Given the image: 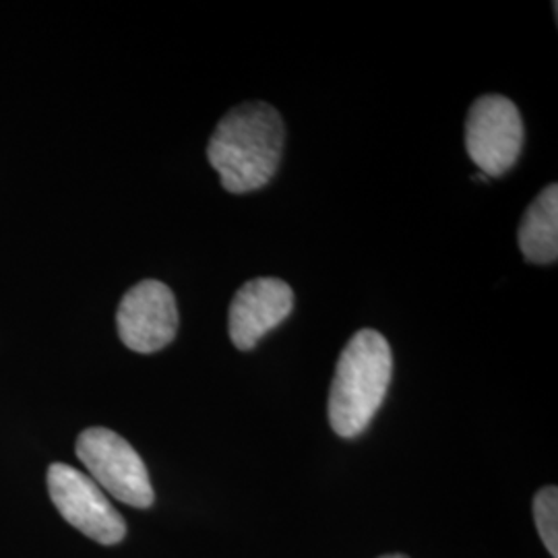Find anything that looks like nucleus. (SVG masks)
<instances>
[{
	"instance_id": "20e7f679",
	"label": "nucleus",
	"mask_w": 558,
	"mask_h": 558,
	"mask_svg": "<svg viewBox=\"0 0 558 558\" xmlns=\"http://www.w3.org/2000/svg\"><path fill=\"white\" fill-rule=\"evenodd\" d=\"M523 147V122L518 106L499 94L482 96L465 119V151L486 174L497 179L519 160Z\"/></svg>"
},
{
	"instance_id": "39448f33",
	"label": "nucleus",
	"mask_w": 558,
	"mask_h": 558,
	"mask_svg": "<svg viewBox=\"0 0 558 558\" xmlns=\"http://www.w3.org/2000/svg\"><path fill=\"white\" fill-rule=\"evenodd\" d=\"M48 493L60 515L87 538L114 546L126 536V523L100 486L66 463L48 468Z\"/></svg>"
},
{
	"instance_id": "f03ea898",
	"label": "nucleus",
	"mask_w": 558,
	"mask_h": 558,
	"mask_svg": "<svg viewBox=\"0 0 558 558\" xmlns=\"http://www.w3.org/2000/svg\"><path fill=\"white\" fill-rule=\"evenodd\" d=\"M393 375V354L375 329H360L348 341L329 391V424L341 439L362 435L379 412Z\"/></svg>"
},
{
	"instance_id": "9d476101",
	"label": "nucleus",
	"mask_w": 558,
	"mask_h": 558,
	"mask_svg": "<svg viewBox=\"0 0 558 558\" xmlns=\"http://www.w3.org/2000/svg\"><path fill=\"white\" fill-rule=\"evenodd\" d=\"M380 558H408V557H403V555H389V557H380Z\"/></svg>"
},
{
	"instance_id": "0eeeda50",
	"label": "nucleus",
	"mask_w": 558,
	"mask_h": 558,
	"mask_svg": "<svg viewBox=\"0 0 558 558\" xmlns=\"http://www.w3.org/2000/svg\"><path fill=\"white\" fill-rule=\"evenodd\" d=\"M294 308L292 288L279 278H255L234 294L228 315V331L234 348L253 350L259 339L290 317Z\"/></svg>"
},
{
	"instance_id": "1a4fd4ad",
	"label": "nucleus",
	"mask_w": 558,
	"mask_h": 558,
	"mask_svg": "<svg viewBox=\"0 0 558 558\" xmlns=\"http://www.w3.org/2000/svg\"><path fill=\"white\" fill-rule=\"evenodd\" d=\"M534 518L550 557L558 558V488L544 486L534 499Z\"/></svg>"
},
{
	"instance_id": "423d86ee",
	"label": "nucleus",
	"mask_w": 558,
	"mask_h": 558,
	"mask_svg": "<svg viewBox=\"0 0 558 558\" xmlns=\"http://www.w3.org/2000/svg\"><path fill=\"white\" fill-rule=\"evenodd\" d=\"M117 327L122 343L140 354L166 348L179 331V308L172 290L158 279H145L120 300Z\"/></svg>"
},
{
	"instance_id": "6e6552de",
	"label": "nucleus",
	"mask_w": 558,
	"mask_h": 558,
	"mask_svg": "<svg viewBox=\"0 0 558 558\" xmlns=\"http://www.w3.org/2000/svg\"><path fill=\"white\" fill-rule=\"evenodd\" d=\"M519 248L527 263L550 265L558 259V186L550 184L539 193L518 232Z\"/></svg>"
},
{
	"instance_id": "7ed1b4c3",
	"label": "nucleus",
	"mask_w": 558,
	"mask_h": 558,
	"mask_svg": "<svg viewBox=\"0 0 558 558\" xmlns=\"http://www.w3.org/2000/svg\"><path fill=\"white\" fill-rule=\"evenodd\" d=\"M77 458L87 468L89 478L108 490L114 499L147 509L154 505V488L147 465L129 440L114 430L94 426L77 439Z\"/></svg>"
},
{
	"instance_id": "f257e3e1",
	"label": "nucleus",
	"mask_w": 558,
	"mask_h": 558,
	"mask_svg": "<svg viewBox=\"0 0 558 558\" xmlns=\"http://www.w3.org/2000/svg\"><path fill=\"white\" fill-rule=\"evenodd\" d=\"M283 143L286 126L278 110L265 101H246L218 122L207 145V160L228 193L244 195L274 179Z\"/></svg>"
}]
</instances>
